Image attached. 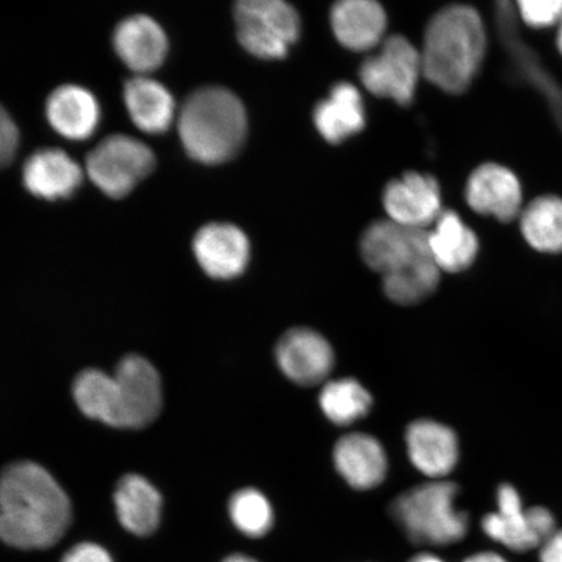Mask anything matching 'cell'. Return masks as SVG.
<instances>
[{"label": "cell", "instance_id": "obj_14", "mask_svg": "<svg viewBox=\"0 0 562 562\" xmlns=\"http://www.w3.org/2000/svg\"><path fill=\"white\" fill-rule=\"evenodd\" d=\"M196 262L209 277L229 280L248 267L250 244L244 232L229 223H210L193 238Z\"/></svg>", "mask_w": 562, "mask_h": 562}, {"label": "cell", "instance_id": "obj_7", "mask_svg": "<svg viewBox=\"0 0 562 562\" xmlns=\"http://www.w3.org/2000/svg\"><path fill=\"white\" fill-rule=\"evenodd\" d=\"M156 154L149 145L128 135H110L87 158V175L110 199L128 195L156 168Z\"/></svg>", "mask_w": 562, "mask_h": 562}, {"label": "cell", "instance_id": "obj_12", "mask_svg": "<svg viewBox=\"0 0 562 562\" xmlns=\"http://www.w3.org/2000/svg\"><path fill=\"white\" fill-rule=\"evenodd\" d=\"M468 205L476 214L495 217L502 223L518 220L524 210V189L510 168L484 164L470 175L465 189Z\"/></svg>", "mask_w": 562, "mask_h": 562}, {"label": "cell", "instance_id": "obj_22", "mask_svg": "<svg viewBox=\"0 0 562 562\" xmlns=\"http://www.w3.org/2000/svg\"><path fill=\"white\" fill-rule=\"evenodd\" d=\"M337 41L353 52H367L382 41L386 16L383 7L372 0H342L331 11Z\"/></svg>", "mask_w": 562, "mask_h": 562}, {"label": "cell", "instance_id": "obj_30", "mask_svg": "<svg viewBox=\"0 0 562 562\" xmlns=\"http://www.w3.org/2000/svg\"><path fill=\"white\" fill-rule=\"evenodd\" d=\"M61 562H114L103 547L94 543L77 544L65 554Z\"/></svg>", "mask_w": 562, "mask_h": 562}, {"label": "cell", "instance_id": "obj_19", "mask_svg": "<svg viewBox=\"0 0 562 562\" xmlns=\"http://www.w3.org/2000/svg\"><path fill=\"white\" fill-rule=\"evenodd\" d=\"M52 128L70 140H86L101 122V105L91 91L80 86L56 88L46 101Z\"/></svg>", "mask_w": 562, "mask_h": 562}, {"label": "cell", "instance_id": "obj_11", "mask_svg": "<svg viewBox=\"0 0 562 562\" xmlns=\"http://www.w3.org/2000/svg\"><path fill=\"white\" fill-rule=\"evenodd\" d=\"M276 358L280 371L301 386L326 383L335 368L331 344L307 327L292 328L281 336Z\"/></svg>", "mask_w": 562, "mask_h": 562}, {"label": "cell", "instance_id": "obj_25", "mask_svg": "<svg viewBox=\"0 0 562 562\" xmlns=\"http://www.w3.org/2000/svg\"><path fill=\"white\" fill-rule=\"evenodd\" d=\"M525 241L546 255L562 252V196L543 194L524 206L518 217Z\"/></svg>", "mask_w": 562, "mask_h": 562}, {"label": "cell", "instance_id": "obj_17", "mask_svg": "<svg viewBox=\"0 0 562 562\" xmlns=\"http://www.w3.org/2000/svg\"><path fill=\"white\" fill-rule=\"evenodd\" d=\"M114 47L126 67L137 76H147L164 65L168 38L158 21L135 15L124 19L116 26Z\"/></svg>", "mask_w": 562, "mask_h": 562}, {"label": "cell", "instance_id": "obj_16", "mask_svg": "<svg viewBox=\"0 0 562 562\" xmlns=\"http://www.w3.org/2000/svg\"><path fill=\"white\" fill-rule=\"evenodd\" d=\"M333 459L337 473L358 491L374 490L389 472V457L382 442L364 432L344 435L334 447Z\"/></svg>", "mask_w": 562, "mask_h": 562}, {"label": "cell", "instance_id": "obj_9", "mask_svg": "<svg viewBox=\"0 0 562 562\" xmlns=\"http://www.w3.org/2000/svg\"><path fill=\"white\" fill-rule=\"evenodd\" d=\"M496 501L497 512L482 519V529L508 550L527 552L540 548L558 531L552 513L543 507L526 509L510 484L498 487Z\"/></svg>", "mask_w": 562, "mask_h": 562}, {"label": "cell", "instance_id": "obj_4", "mask_svg": "<svg viewBox=\"0 0 562 562\" xmlns=\"http://www.w3.org/2000/svg\"><path fill=\"white\" fill-rule=\"evenodd\" d=\"M182 147L203 165H221L237 156L248 135L240 98L222 87L193 91L178 115Z\"/></svg>", "mask_w": 562, "mask_h": 562}, {"label": "cell", "instance_id": "obj_13", "mask_svg": "<svg viewBox=\"0 0 562 562\" xmlns=\"http://www.w3.org/2000/svg\"><path fill=\"white\" fill-rule=\"evenodd\" d=\"M383 203L390 221L427 229L442 213L438 181L430 175L407 172L386 184Z\"/></svg>", "mask_w": 562, "mask_h": 562}, {"label": "cell", "instance_id": "obj_23", "mask_svg": "<svg viewBox=\"0 0 562 562\" xmlns=\"http://www.w3.org/2000/svg\"><path fill=\"white\" fill-rule=\"evenodd\" d=\"M314 124L329 144H340L364 128V108L360 93L350 82H337L328 98L314 109Z\"/></svg>", "mask_w": 562, "mask_h": 562}, {"label": "cell", "instance_id": "obj_29", "mask_svg": "<svg viewBox=\"0 0 562 562\" xmlns=\"http://www.w3.org/2000/svg\"><path fill=\"white\" fill-rule=\"evenodd\" d=\"M20 145V132L10 112L0 103V168L15 159Z\"/></svg>", "mask_w": 562, "mask_h": 562}, {"label": "cell", "instance_id": "obj_27", "mask_svg": "<svg viewBox=\"0 0 562 562\" xmlns=\"http://www.w3.org/2000/svg\"><path fill=\"white\" fill-rule=\"evenodd\" d=\"M228 513L236 529L251 539L266 537L276 524L269 498L256 488L238 490L232 495Z\"/></svg>", "mask_w": 562, "mask_h": 562}, {"label": "cell", "instance_id": "obj_31", "mask_svg": "<svg viewBox=\"0 0 562 562\" xmlns=\"http://www.w3.org/2000/svg\"><path fill=\"white\" fill-rule=\"evenodd\" d=\"M540 562H562V531H557L540 547Z\"/></svg>", "mask_w": 562, "mask_h": 562}, {"label": "cell", "instance_id": "obj_26", "mask_svg": "<svg viewBox=\"0 0 562 562\" xmlns=\"http://www.w3.org/2000/svg\"><path fill=\"white\" fill-rule=\"evenodd\" d=\"M319 407L336 426H350L367 417L372 407L371 393L353 378L327 381L319 393Z\"/></svg>", "mask_w": 562, "mask_h": 562}, {"label": "cell", "instance_id": "obj_5", "mask_svg": "<svg viewBox=\"0 0 562 562\" xmlns=\"http://www.w3.org/2000/svg\"><path fill=\"white\" fill-rule=\"evenodd\" d=\"M459 487L445 480L419 484L398 495L390 513L412 543L446 547L460 543L469 531L467 512L457 508Z\"/></svg>", "mask_w": 562, "mask_h": 562}, {"label": "cell", "instance_id": "obj_15", "mask_svg": "<svg viewBox=\"0 0 562 562\" xmlns=\"http://www.w3.org/2000/svg\"><path fill=\"white\" fill-rule=\"evenodd\" d=\"M405 445L412 465L420 474L441 481L460 459V442L451 427L432 419H417L406 428Z\"/></svg>", "mask_w": 562, "mask_h": 562}, {"label": "cell", "instance_id": "obj_33", "mask_svg": "<svg viewBox=\"0 0 562 562\" xmlns=\"http://www.w3.org/2000/svg\"><path fill=\"white\" fill-rule=\"evenodd\" d=\"M407 562H446L441 558L438 557V554L430 553V552H422L416 554V557H413Z\"/></svg>", "mask_w": 562, "mask_h": 562}, {"label": "cell", "instance_id": "obj_10", "mask_svg": "<svg viewBox=\"0 0 562 562\" xmlns=\"http://www.w3.org/2000/svg\"><path fill=\"white\" fill-rule=\"evenodd\" d=\"M422 75L420 53L403 35H392L362 63L360 79L370 93L409 105Z\"/></svg>", "mask_w": 562, "mask_h": 562}, {"label": "cell", "instance_id": "obj_6", "mask_svg": "<svg viewBox=\"0 0 562 562\" xmlns=\"http://www.w3.org/2000/svg\"><path fill=\"white\" fill-rule=\"evenodd\" d=\"M161 409V382L156 368L139 356L125 357L114 375H105L98 393L97 419L117 428H143Z\"/></svg>", "mask_w": 562, "mask_h": 562}, {"label": "cell", "instance_id": "obj_35", "mask_svg": "<svg viewBox=\"0 0 562 562\" xmlns=\"http://www.w3.org/2000/svg\"><path fill=\"white\" fill-rule=\"evenodd\" d=\"M557 46L560 55L562 56V21L561 24L558 26Z\"/></svg>", "mask_w": 562, "mask_h": 562}, {"label": "cell", "instance_id": "obj_1", "mask_svg": "<svg viewBox=\"0 0 562 562\" xmlns=\"http://www.w3.org/2000/svg\"><path fill=\"white\" fill-rule=\"evenodd\" d=\"M72 507L46 469L12 463L0 474V540L19 550H46L65 537Z\"/></svg>", "mask_w": 562, "mask_h": 562}, {"label": "cell", "instance_id": "obj_24", "mask_svg": "<svg viewBox=\"0 0 562 562\" xmlns=\"http://www.w3.org/2000/svg\"><path fill=\"white\" fill-rule=\"evenodd\" d=\"M115 507L119 521L135 536L147 537L158 529L161 496L144 476L122 477L115 491Z\"/></svg>", "mask_w": 562, "mask_h": 562}, {"label": "cell", "instance_id": "obj_18", "mask_svg": "<svg viewBox=\"0 0 562 562\" xmlns=\"http://www.w3.org/2000/svg\"><path fill=\"white\" fill-rule=\"evenodd\" d=\"M82 168L66 151L40 149L25 160L23 182L26 191L41 200H65L80 188Z\"/></svg>", "mask_w": 562, "mask_h": 562}, {"label": "cell", "instance_id": "obj_34", "mask_svg": "<svg viewBox=\"0 0 562 562\" xmlns=\"http://www.w3.org/2000/svg\"><path fill=\"white\" fill-rule=\"evenodd\" d=\"M221 562H259V561L248 557V554L234 553V554H229V557L222 560Z\"/></svg>", "mask_w": 562, "mask_h": 562}, {"label": "cell", "instance_id": "obj_20", "mask_svg": "<svg viewBox=\"0 0 562 562\" xmlns=\"http://www.w3.org/2000/svg\"><path fill=\"white\" fill-rule=\"evenodd\" d=\"M124 103L133 124L147 135H161L175 122L171 91L149 76H135L125 83Z\"/></svg>", "mask_w": 562, "mask_h": 562}, {"label": "cell", "instance_id": "obj_3", "mask_svg": "<svg viewBox=\"0 0 562 562\" xmlns=\"http://www.w3.org/2000/svg\"><path fill=\"white\" fill-rule=\"evenodd\" d=\"M487 53L483 19L473 7L452 4L427 25L422 75L448 94H462L480 74Z\"/></svg>", "mask_w": 562, "mask_h": 562}, {"label": "cell", "instance_id": "obj_21", "mask_svg": "<svg viewBox=\"0 0 562 562\" xmlns=\"http://www.w3.org/2000/svg\"><path fill=\"white\" fill-rule=\"evenodd\" d=\"M428 245L441 272L468 270L480 252L475 232L453 210H442L434 229L428 231Z\"/></svg>", "mask_w": 562, "mask_h": 562}, {"label": "cell", "instance_id": "obj_8", "mask_svg": "<svg viewBox=\"0 0 562 562\" xmlns=\"http://www.w3.org/2000/svg\"><path fill=\"white\" fill-rule=\"evenodd\" d=\"M238 41L259 59H281L299 40L296 10L281 0H241L235 7Z\"/></svg>", "mask_w": 562, "mask_h": 562}, {"label": "cell", "instance_id": "obj_32", "mask_svg": "<svg viewBox=\"0 0 562 562\" xmlns=\"http://www.w3.org/2000/svg\"><path fill=\"white\" fill-rule=\"evenodd\" d=\"M462 562H509L507 559H504L502 554L484 551L472 554V557L467 558Z\"/></svg>", "mask_w": 562, "mask_h": 562}, {"label": "cell", "instance_id": "obj_28", "mask_svg": "<svg viewBox=\"0 0 562 562\" xmlns=\"http://www.w3.org/2000/svg\"><path fill=\"white\" fill-rule=\"evenodd\" d=\"M519 18L533 30L559 26L562 21V0H519Z\"/></svg>", "mask_w": 562, "mask_h": 562}, {"label": "cell", "instance_id": "obj_2", "mask_svg": "<svg viewBox=\"0 0 562 562\" xmlns=\"http://www.w3.org/2000/svg\"><path fill=\"white\" fill-rule=\"evenodd\" d=\"M361 255L381 273L385 296L395 304L416 305L437 291L441 271L431 256L428 229L374 222L361 238Z\"/></svg>", "mask_w": 562, "mask_h": 562}]
</instances>
